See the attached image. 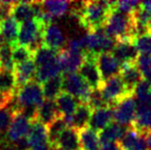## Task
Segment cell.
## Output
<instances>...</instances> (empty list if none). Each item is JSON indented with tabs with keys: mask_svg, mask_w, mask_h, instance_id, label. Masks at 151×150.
I'll use <instances>...</instances> for the list:
<instances>
[{
	"mask_svg": "<svg viewBox=\"0 0 151 150\" xmlns=\"http://www.w3.org/2000/svg\"><path fill=\"white\" fill-rule=\"evenodd\" d=\"M115 1H84L72 9V14L78 19L80 25L95 32L104 28Z\"/></svg>",
	"mask_w": 151,
	"mask_h": 150,
	"instance_id": "cell-1",
	"label": "cell"
},
{
	"mask_svg": "<svg viewBox=\"0 0 151 150\" xmlns=\"http://www.w3.org/2000/svg\"><path fill=\"white\" fill-rule=\"evenodd\" d=\"M104 31L108 36L115 41L134 40L135 38L132 16L122 14L114 8H112L109 18L104 26Z\"/></svg>",
	"mask_w": 151,
	"mask_h": 150,
	"instance_id": "cell-2",
	"label": "cell"
},
{
	"mask_svg": "<svg viewBox=\"0 0 151 150\" xmlns=\"http://www.w3.org/2000/svg\"><path fill=\"white\" fill-rule=\"evenodd\" d=\"M20 110L26 107H38L44 100L42 85L35 80L28 82L16 93Z\"/></svg>",
	"mask_w": 151,
	"mask_h": 150,
	"instance_id": "cell-3",
	"label": "cell"
},
{
	"mask_svg": "<svg viewBox=\"0 0 151 150\" xmlns=\"http://www.w3.org/2000/svg\"><path fill=\"white\" fill-rule=\"evenodd\" d=\"M100 90L105 102L110 107L117 104L122 99L133 95L127 90L119 75H116L104 81Z\"/></svg>",
	"mask_w": 151,
	"mask_h": 150,
	"instance_id": "cell-4",
	"label": "cell"
},
{
	"mask_svg": "<svg viewBox=\"0 0 151 150\" xmlns=\"http://www.w3.org/2000/svg\"><path fill=\"white\" fill-rule=\"evenodd\" d=\"M63 90L65 93L75 97L80 103H88L91 88L77 73L63 74Z\"/></svg>",
	"mask_w": 151,
	"mask_h": 150,
	"instance_id": "cell-5",
	"label": "cell"
},
{
	"mask_svg": "<svg viewBox=\"0 0 151 150\" xmlns=\"http://www.w3.org/2000/svg\"><path fill=\"white\" fill-rule=\"evenodd\" d=\"M113 121L123 126H133L137 114V102L132 95L122 99L120 102L112 106Z\"/></svg>",
	"mask_w": 151,
	"mask_h": 150,
	"instance_id": "cell-6",
	"label": "cell"
},
{
	"mask_svg": "<svg viewBox=\"0 0 151 150\" xmlns=\"http://www.w3.org/2000/svg\"><path fill=\"white\" fill-rule=\"evenodd\" d=\"M84 56L86 60L78 70L79 75L83 78V80L88 84L91 90H100L104 81L97 65L98 56L90 52H84Z\"/></svg>",
	"mask_w": 151,
	"mask_h": 150,
	"instance_id": "cell-7",
	"label": "cell"
},
{
	"mask_svg": "<svg viewBox=\"0 0 151 150\" xmlns=\"http://www.w3.org/2000/svg\"><path fill=\"white\" fill-rule=\"evenodd\" d=\"M58 60L60 63L62 73L69 74V73H75L77 70H79L86 60V56L82 52H70L67 48H64L59 52Z\"/></svg>",
	"mask_w": 151,
	"mask_h": 150,
	"instance_id": "cell-8",
	"label": "cell"
},
{
	"mask_svg": "<svg viewBox=\"0 0 151 150\" xmlns=\"http://www.w3.org/2000/svg\"><path fill=\"white\" fill-rule=\"evenodd\" d=\"M97 65L103 81L116 75H119L121 64L112 52H103L98 55Z\"/></svg>",
	"mask_w": 151,
	"mask_h": 150,
	"instance_id": "cell-9",
	"label": "cell"
},
{
	"mask_svg": "<svg viewBox=\"0 0 151 150\" xmlns=\"http://www.w3.org/2000/svg\"><path fill=\"white\" fill-rule=\"evenodd\" d=\"M31 121L27 117H25L22 113L19 111L14 114V120L12 126L7 133V141L8 143L14 145L17 142L27 138L29 130H30Z\"/></svg>",
	"mask_w": 151,
	"mask_h": 150,
	"instance_id": "cell-10",
	"label": "cell"
},
{
	"mask_svg": "<svg viewBox=\"0 0 151 150\" xmlns=\"http://www.w3.org/2000/svg\"><path fill=\"white\" fill-rule=\"evenodd\" d=\"M43 45L57 52L64 50L67 44V39L61 28L56 24H52L45 27L42 32Z\"/></svg>",
	"mask_w": 151,
	"mask_h": 150,
	"instance_id": "cell-11",
	"label": "cell"
},
{
	"mask_svg": "<svg viewBox=\"0 0 151 150\" xmlns=\"http://www.w3.org/2000/svg\"><path fill=\"white\" fill-rule=\"evenodd\" d=\"M119 76L127 90L133 95L138 84L144 79L136 63H127V64L121 65Z\"/></svg>",
	"mask_w": 151,
	"mask_h": 150,
	"instance_id": "cell-12",
	"label": "cell"
},
{
	"mask_svg": "<svg viewBox=\"0 0 151 150\" xmlns=\"http://www.w3.org/2000/svg\"><path fill=\"white\" fill-rule=\"evenodd\" d=\"M112 54L119 61L121 65L127 63H136L139 57V52L136 48L133 40L116 41Z\"/></svg>",
	"mask_w": 151,
	"mask_h": 150,
	"instance_id": "cell-13",
	"label": "cell"
},
{
	"mask_svg": "<svg viewBox=\"0 0 151 150\" xmlns=\"http://www.w3.org/2000/svg\"><path fill=\"white\" fill-rule=\"evenodd\" d=\"M93 108L88 104L80 103L75 113L70 118H65L68 123V126L73 128L77 131H82L88 128L91 115H93Z\"/></svg>",
	"mask_w": 151,
	"mask_h": 150,
	"instance_id": "cell-14",
	"label": "cell"
},
{
	"mask_svg": "<svg viewBox=\"0 0 151 150\" xmlns=\"http://www.w3.org/2000/svg\"><path fill=\"white\" fill-rule=\"evenodd\" d=\"M27 141H28L30 150L42 146V145L48 144L47 126L38 121L37 119L32 121L28 136H27Z\"/></svg>",
	"mask_w": 151,
	"mask_h": 150,
	"instance_id": "cell-15",
	"label": "cell"
},
{
	"mask_svg": "<svg viewBox=\"0 0 151 150\" xmlns=\"http://www.w3.org/2000/svg\"><path fill=\"white\" fill-rule=\"evenodd\" d=\"M112 122H113L112 107H104L93 111L88 128L96 131L97 133H100Z\"/></svg>",
	"mask_w": 151,
	"mask_h": 150,
	"instance_id": "cell-16",
	"label": "cell"
},
{
	"mask_svg": "<svg viewBox=\"0 0 151 150\" xmlns=\"http://www.w3.org/2000/svg\"><path fill=\"white\" fill-rule=\"evenodd\" d=\"M134 96L137 102V112L151 110V83L143 79L136 88Z\"/></svg>",
	"mask_w": 151,
	"mask_h": 150,
	"instance_id": "cell-17",
	"label": "cell"
},
{
	"mask_svg": "<svg viewBox=\"0 0 151 150\" xmlns=\"http://www.w3.org/2000/svg\"><path fill=\"white\" fill-rule=\"evenodd\" d=\"M55 148L60 150H81L79 131L68 126L62 133Z\"/></svg>",
	"mask_w": 151,
	"mask_h": 150,
	"instance_id": "cell-18",
	"label": "cell"
},
{
	"mask_svg": "<svg viewBox=\"0 0 151 150\" xmlns=\"http://www.w3.org/2000/svg\"><path fill=\"white\" fill-rule=\"evenodd\" d=\"M57 108H58L60 116H63L65 118H70L74 113L76 109L78 108L80 102L78 99L67 93H62L60 96L56 99Z\"/></svg>",
	"mask_w": 151,
	"mask_h": 150,
	"instance_id": "cell-19",
	"label": "cell"
},
{
	"mask_svg": "<svg viewBox=\"0 0 151 150\" xmlns=\"http://www.w3.org/2000/svg\"><path fill=\"white\" fill-rule=\"evenodd\" d=\"M14 75L17 78V84H18V90L28 82L34 80L36 73V65L34 60H30L28 62L22 63L14 66Z\"/></svg>",
	"mask_w": 151,
	"mask_h": 150,
	"instance_id": "cell-20",
	"label": "cell"
},
{
	"mask_svg": "<svg viewBox=\"0 0 151 150\" xmlns=\"http://www.w3.org/2000/svg\"><path fill=\"white\" fill-rule=\"evenodd\" d=\"M60 116L57 108L56 101L46 100L44 99L43 102L37 108V120L43 123L44 126H50L56 118Z\"/></svg>",
	"mask_w": 151,
	"mask_h": 150,
	"instance_id": "cell-21",
	"label": "cell"
},
{
	"mask_svg": "<svg viewBox=\"0 0 151 150\" xmlns=\"http://www.w3.org/2000/svg\"><path fill=\"white\" fill-rule=\"evenodd\" d=\"M127 128L129 126H120V124L116 123L114 121L110 123L107 128H105L103 131L99 133V139L101 145L119 142Z\"/></svg>",
	"mask_w": 151,
	"mask_h": 150,
	"instance_id": "cell-22",
	"label": "cell"
},
{
	"mask_svg": "<svg viewBox=\"0 0 151 150\" xmlns=\"http://www.w3.org/2000/svg\"><path fill=\"white\" fill-rule=\"evenodd\" d=\"M20 26L19 23L12 17L0 22V33L2 34L4 40L7 44L14 46L18 41Z\"/></svg>",
	"mask_w": 151,
	"mask_h": 150,
	"instance_id": "cell-23",
	"label": "cell"
},
{
	"mask_svg": "<svg viewBox=\"0 0 151 150\" xmlns=\"http://www.w3.org/2000/svg\"><path fill=\"white\" fill-rule=\"evenodd\" d=\"M61 74H62V69L60 66V63H59V60L57 59L54 62H50L41 67H37L36 68L34 80L37 81L38 83L42 84L46 80L50 79V78H54Z\"/></svg>",
	"mask_w": 151,
	"mask_h": 150,
	"instance_id": "cell-24",
	"label": "cell"
},
{
	"mask_svg": "<svg viewBox=\"0 0 151 150\" xmlns=\"http://www.w3.org/2000/svg\"><path fill=\"white\" fill-rule=\"evenodd\" d=\"M17 90L18 84L14 71L0 69V94L5 96H14Z\"/></svg>",
	"mask_w": 151,
	"mask_h": 150,
	"instance_id": "cell-25",
	"label": "cell"
},
{
	"mask_svg": "<svg viewBox=\"0 0 151 150\" xmlns=\"http://www.w3.org/2000/svg\"><path fill=\"white\" fill-rule=\"evenodd\" d=\"M16 113L17 112H14L8 105L0 107V145L2 143L8 142L7 133Z\"/></svg>",
	"mask_w": 151,
	"mask_h": 150,
	"instance_id": "cell-26",
	"label": "cell"
},
{
	"mask_svg": "<svg viewBox=\"0 0 151 150\" xmlns=\"http://www.w3.org/2000/svg\"><path fill=\"white\" fill-rule=\"evenodd\" d=\"M43 96L46 100H56L63 90V74L46 80L41 84Z\"/></svg>",
	"mask_w": 151,
	"mask_h": 150,
	"instance_id": "cell-27",
	"label": "cell"
},
{
	"mask_svg": "<svg viewBox=\"0 0 151 150\" xmlns=\"http://www.w3.org/2000/svg\"><path fill=\"white\" fill-rule=\"evenodd\" d=\"M79 140L81 150H100L99 133L91 128L79 131Z\"/></svg>",
	"mask_w": 151,
	"mask_h": 150,
	"instance_id": "cell-28",
	"label": "cell"
},
{
	"mask_svg": "<svg viewBox=\"0 0 151 150\" xmlns=\"http://www.w3.org/2000/svg\"><path fill=\"white\" fill-rule=\"evenodd\" d=\"M68 128V123L63 116H59L54 120L50 126H47V136H48V144L55 148L59 138L62 133Z\"/></svg>",
	"mask_w": 151,
	"mask_h": 150,
	"instance_id": "cell-29",
	"label": "cell"
},
{
	"mask_svg": "<svg viewBox=\"0 0 151 150\" xmlns=\"http://www.w3.org/2000/svg\"><path fill=\"white\" fill-rule=\"evenodd\" d=\"M71 2L69 1H44L42 2V7L45 12L54 18H61L65 16L70 9Z\"/></svg>",
	"mask_w": 151,
	"mask_h": 150,
	"instance_id": "cell-30",
	"label": "cell"
},
{
	"mask_svg": "<svg viewBox=\"0 0 151 150\" xmlns=\"http://www.w3.org/2000/svg\"><path fill=\"white\" fill-rule=\"evenodd\" d=\"M58 54H59V52L54 50H52V48L47 47V46H44V45L41 46L40 48H38V50L34 52V57H33L36 68L56 61L57 59H58Z\"/></svg>",
	"mask_w": 151,
	"mask_h": 150,
	"instance_id": "cell-31",
	"label": "cell"
},
{
	"mask_svg": "<svg viewBox=\"0 0 151 150\" xmlns=\"http://www.w3.org/2000/svg\"><path fill=\"white\" fill-rule=\"evenodd\" d=\"M0 68L2 70L14 71V63L12 60V46L5 43L0 47Z\"/></svg>",
	"mask_w": 151,
	"mask_h": 150,
	"instance_id": "cell-32",
	"label": "cell"
},
{
	"mask_svg": "<svg viewBox=\"0 0 151 150\" xmlns=\"http://www.w3.org/2000/svg\"><path fill=\"white\" fill-rule=\"evenodd\" d=\"M33 57L34 52L29 47L17 45V44L12 46V60H14V66L33 60Z\"/></svg>",
	"mask_w": 151,
	"mask_h": 150,
	"instance_id": "cell-33",
	"label": "cell"
},
{
	"mask_svg": "<svg viewBox=\"0 0 151 150\" xmlns=\"http://www.w3.org/2000/svg\"><path fill=\"white\" fill-rule=\"evenodd\" d=\"M133 126L137 128L139 132L151 131V110L137 112Z\"/></svg>",
	"mask_w": 151,
	"mask_h": 150,
	"instance_id": "cell-34",
	"label": "cell"
},
{
	"mask_svg": "<svg viewBox=\"0 0 151 150\" xmlns=\"http://www.w3.org/2000/svg\"><path fill=\"white\" fill-rule=\"evenodd\" d=\"M133 42L139 54L151 56V33L134 38Z\"/></svg>",
	"mask_w": 151,
	"mask_h": 150,
	"instance_id": "cell-35",
	"label": "cell"
},
{
	"mask_svg": "<svg viewBox=\"0 0 151 150\" xmlns=\"http://www.w3.org/2000/svg\"><path fill=\"white\" fill-rule=\"evenodd\" d=\"M141 2L136 1V0H122V1H115L114 2L113 8L122 14H132L138 7L140 6Z\"/></svg>",
	"mask_w": 151,
	"mask_h": 150,
	"instance_id": "cell-36",
	"label": "cell"
},
{
	"mask_svg": "<svg viewBox=\"0 0 151 150\" xmlns=\"http://www.w3.org/2000/svg\"><path fill=\"white\" fill-rule=\"evenodd\" d=\"M86 104H88L93 108V110L100 108H104V107H110L107 105V103L105 102L103 96H102V93L100 90H93L90 95V98Z\"/></svg>",
	"mask_w": 151,
	"mask_h": 150,
	"instance_id": "cell-37",
	"label": "cell"
},
{
	"mask_svg": "<svg viewBox=\"0 0 151 150\" xmlns=\"http://www.w3.org/2000/svg\"><path fill=\"white\" fill-rule=\"evenodd\" d=\"M141 133V136L143 138L144 142L146 145V149L151 150V131H143Z\"/></svg>",
	"mask_w": 151,
	"mask_h": 150,
	"instance_id": "cell-38",
	"label": "cell"
},
{
	"mask_svg": "<svg viewBox=\"0 0 151 150\" xmlns=\"http://www.w3.org/2000/svg\"><path fill=\"white\" fill-rule=\"evenodd\" d=\"M100 150H123V149H122V147L120 146L119 143L115 142V143H109V144L101 145Z\"/></svg>",
	"mask_w": 151,
	"mask_h": 150,
	"instance_id": "cell-39",
	"label": "cell"
},
{
	"mask_svg": "<svg viewBox=\"0 0 151 150\" xmlns=\"http://www.w3.org/2000/svg\"><path fill=\"white\" fill-rule=\"evenodd\" d=\"M0 150H18V149L12 144H10V143H8V142H5L0 145Z\"/></svg>",
	"mask_w": 151,
	"mask_h": 150,
	"instance_id": "cell-40",
	"label": "cell"
},
{
	"mask_svg": "<svg viewBox=\"0 0 151 150\" xmlns=\"http://www.w3.org/2000/svg\"><path fill=\"white\" fill-rule=\"evenodd\" d=\"M140 5H141V7L144 8V9L146 10V11H148L149 14H151V1L141 2V3H140Z\"/></svg>",
	"mask_w": 151,
	"mask_h": 150,
	"instance_id": "cell-41",
	"label": "cell"
},
{
	"mask_svg": "<svg viewBox=\"0 0 151 150\" xmlns=\"http://www.w3.org/2000/svg\"><path fill=\"white\" fill-rule=\"evenodd\" d=\"M31 150H54V148H52L50 144H45V145H42V146L36 147V148L31 149Z\"/></svg>",
	"mask_w": 151,
	"mask_h": 150,
	"instance_id": "cell-42",
	"label": "cell"
},
{
	"mask_svg": "<svg viewBox=\"0 0 151 150\" xmlns=\"http://www.w3.org/2000/svg\"><path fill=\"white\" fill-rule=\"evenodd\" d=\"M6 42H5V40H4V38H3V36H2V34L0 33V47H1L3 44H5Z\"/></svg>",
	"mask_w": 151,
	"mask_h": 150,
	"instance_id": "cell-43",
	"label": "cell"
},
{
	"mask_svg": "<svg viewBox=\"0 0 151 150\" xmlns=\"http://www.w3.org/2000/svg\"><path fill=\"white\" fill-rule=\"evenodd\" d=\"M149 32L151 33V20H150V23H149Z\"/></svg>",
	"mask_w": 151,
	"mask_h": 150,
	"instance_id": "cell-44",
	"label": "cell"
},
{
	"mask_svg": "<svg viewBox=\"0 0 151 150\" xmlns=\"http://www.w3.org/2000/svg\"><path fill=\"white\" fill-rule=\"evenodd\" d=\"M54 150H60V149H56V148H54Z\"/></svg>",
	"mask_w": 151,
	"mask_h": 150,
	"instance_id": "cell-45",
	"label": "cell"
},
{
	"mask_svg": "<svg viewBox=\"0 0 151 150\" xmlns=\"http://www.w3.org/2000/svg\"><path fill=\"white\" fill-rule=\"evenodd\" d=\"M0 69H1V68H0Z\"/></svg>",
	"mask_w": 151,
	"mask_h": 150,
	"instance_id": "cell-46",
	"label": "cell"
}]
</instances>
